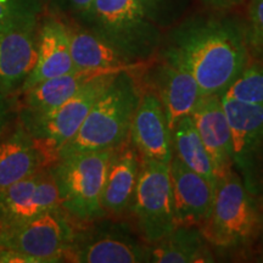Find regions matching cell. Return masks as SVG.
Returning a JSON list of instances; mask_svg holds the SVG:
<instances>
[{"label": "cell", "mask_w": 263, "mask_h": 263, "mask_svg": "<svg viewBox=\"0 0 263 263\" xmlns=\"http://www.w3.org/2000/svg\"><path fill=\"white\" fill-rule=\"evenodd\" d=\"M164 55L185 66L201 95H223L249 61L244 28L229 18H200L173 33Z\"/></svg>", "instance_id": "cell-1"}, {"label": "cell", "mask_w": 263, "mask_h": 263, "mask_svg": "<svg viewBox=\"0 0 263 263\" xmlns=\"http://www.w3.org/2000/svg\"><path fill=\"white\" fill-rule=\"evenodd\" d=\"M130 71L114 78L95 101L77 134L59 151V157L88 151L115 149L129 137L132 117L140 93Z\"/></svg>", "instance_id": "cell-2"}, {"label": "cell", "mask_w": 263, "mask_h": 263, "mask_svg": "<svg viewBox=\"0 0 263 263\" xmlns=\"http://www.w3.org/2000/svg\"><path fill=\"white\" fill-rule=\"evenodd\" d=\"M115 149L71 154L55 161L50 170L66 213L81 221L103 215L101 196Z\"/></svg>", "instance_id": "cell-3"}, {"label": "cell", "mask_w": 263, "mask_h": 263, "mask_svg": "<svg viewBox=\"0 0 263 263\" xmlns=\"http://www.w3.org/2000/svg\"><path fill=\"white\" fill-rule=\"evenodd\" d=\"M74 233L62 209L0 229V262H59L67 257Z\"/></svg>", "instance_id": "cell-4"}, {"label": "cell", "mask_w": 263, "mask_h": 263, "mask_svg": "<svg viewBox=\"0 0 263 263\" xmlns=\"http://www.w3.org/2000/svg\"><path fill=\"white\" fill-rule=\"evenodd\" d=\"M83 17L91 31L134 61L147 59L159 47V28L138 0H93Z\"/></svg>", "instance_id": "cell-5"}, {"label": "cell", "mask_w": 263, "mask_h": 263, "mask_svg": "<svg viewBox=\"0 0 263 263\" xmlns=\"http://www.w3.org/2000/svg\"><path fill=\"white\" fill-rule=\"evenodd\" d=\"M258 217L248 189L239 174L229 170L217 178L213 201L200 232L217 248L245 244L254 234Z\"/></svg>", "instance_id": "cell-6"}, {"label": "cell", "mask_w": 263, "mask_h": 263, "mask_svg": "<svg viewBox=\"0 0 263 263\" xmlns=\"http://www.w3.org/2000/svg\"><path fill=\"white\" fill-rule=\"evenodd\" d=\"M117 74L104 76L90 82L77 94L51 110L34 116L18 117L42 153L47 156L49 163L58 160L59 151L77 134L95 101Z\"/></svg>", "instance_id": "cell-7"}, {"label": "cell", "mask_w": 263, "mask_h": 263, "mask_svg": "<svg viewBox=\"0 0 263 263\" xmlns=\"http://www.w3.org/2000/svg\"><path fill=\"white\" fill-rule=\"evenodd\" d=\"M130 207L144 238L151 244L176 228L170 163L141 157Z\"/></svg>", "instance_id": "cell-8"}, {"label": "cell", "mask_w": 263, "mask_h": 263, "mask_svg": "<svg viewBox=\"0 0 263 263\" xmlns=\"http://www.w3.org/2000/svg\"><path fill=\"white\" fill-rule=\"evenodd\" d=\"M57 209H61L57 182L50 168H43L0 190V229Z\"/></svg>", "instance_id": "cell-9"}, {"label": "cell", "mask_w": 263, "mask_h": 263, "mask_svg": "<svg viewBox=\"0 0 263 263\" xmlns=\"http://www.w3.org/2000/svg\"><path fill=\"white\" fill-rule=\"evenodd\" d=\"M130 141L141 157L170 163L173 156L172 133L157 94H140L132 117Z\"/></svg>", "instance_id": "cell-10"}, {"label": "cell", "mask_w": 263, "mask_h": 263, "mask_svg": "<svg viewBox=\"0 0 263 263\" xmlns=\"http://www.w3.org/2000/svg\"><path fill=\"white\" fill-rule=\"evenodd\" d=\"M39 22L0 32V89L21 90L38 58Z\"/></svg>", "instance_id": "cell-11"}, {"label": "cell", "mask_w": 263, "mask_h": 263, "mask_svg": "<svg viewBox=\"0 0 263 263\" xmlns=\"http://www.w3.org/2000/svg\"><path fill=\"white\" fill-rule=\"evenodd\" d=\"M170 176L176 226H200L211 209L215 185L186 167L176 155L170 162Z\"/></svg>", "instance_id": "cell-12"}, {"label": "cell", "mask_w": 263, "mask_h": 263, "mask_svg": "<svg viewBox=\"0 0 263 263\" xmlns=\"http://www.w3.org/2000/svg\"><path fill=\"white\" fill-rule=\"evenodd\" d=\"M222 95H202L190 114L205 149L215 166L217 178L232 170V137Z\"/></svg>", "instance_id": "cell-13"}, {"label": "cell", "mask_w": 263, "mask_h": 263, "mask_svg": "<svg viewBox=\"0 0 263 263\" xmlns=\"http://www.w3.org/2000/svg\"><path fill=\"white\" fill-rule=\"evenodd\" d=\"M221 98L232 137L233 163L249 179L252 160L263 143V105Z\"/></svg>", "instance_id": "cell-14"}, {"label": "cell", "mask_w": 263, "mask_h": 263, "mask_svg": "<svg viewBox=\"0 0 263 263\" xmlns=\"http://www.w3.org/2000/svg\"><path fill=\"white\" fill-rule=\"evenodd\" d=\"M123 68H87L66 73L59 77L50 78L34 87L29 88L22 94L21 108L18 117H28L45 112L51 108L59 106L66 100L77 94L85 85L104 76L121 73Z\"/></svg>", "instance_id": "cell-15"}, {"label": "cell", "mask_w": 263, "mask_h": 263, "mask_svg": "<svg viewBox=\"0 0 263 263\" xmlns=\"http://www.w3.org/2000/svg\"><path fill=\"white\" fill-rule=\"evenodd\" d=\"M49 164L21 121L0 136V190L22 180Z\"/></svg>", "instance_id": "cell-16"}, {"label": "cell", "mask_w": 263, "mask_h": 263, "mask_svg": "<svg viewBox=\"0 0 263 263\" xmlns=\"http://www.w3.org/2000/svg\"><path fill=\"white\" fill-rule=\"evenodd\" d=\"M74 70L66 24L55 17H47L38 31L37 62L20 93H24L41 82L70 73Z\"/></svg>", "instance_id": "cell-17"}, {"label": "cell", "mask_w": 263, "mask_h": 263, "mask_svg": "<svg viewBox=\"0 0 263 263\" xmlns=\"http://www.w3.org/2000/svg\"><path fill=\"white\" fill-rule=\"evenodd\" d=\"M157 90L171 130L180 118L190 116L202 97L192 72L166 55L157 72Z\"/></svg>", "instance_id": "cell-18"}, {"label": "cell", "mask_w": 263, "mask_h": 263, "mask_svg": "<svg viewBox=\"0 0 263 263\" xmlns=\"http://www.w3.org/2000/svg\"><path fill=\"white\" fill-rule=\"evenodd\" d=\"M133 144L124 141L115 149L101 196L104 211L121 213L130 206L140 171V159Z\"/></svg>", "instance_id": "cell-19"}, {"label": "cell", "mask_w": 263, "mask_h": 263, "mask_svg": "<svg viewBox=\"0 0 263 263\" xmlns=\"http://www.w3.org/2000/svg\"><path fill=\"white\" fill-rule=\"evenodd\" d=\"M66 27L70 38L72 60L74 67L78 70H87V68L134 70L140 65L91 29L71 25H66Z\"/></svg>", "instance_id": "cell-20"}, {"label": "cell", "mask_w": 263, "mask_h": 263, "mask_svg": "<svg viewBox=\"0 0 263 263\" xmlns=\"http://www.w3.org/2000/svg\"><path fill=\"white\" fill-rule=\"evenodd\" d=\"M203 240L201 232L194 229V227H176L149 250V262H211Z\"/></svg>", "instance_id": "cell-21"}, {"label": "cell", "mask_w": 263, "mask_h": 263, "mask_svg": "<svg viewBox=\"0 0 263 263\" xmlns=\"http://www.w3.org/2000/svg\"><path fill=\"white\" fill-rule=\"evenodd\" d=\"M72 261L82 263H138L149 261V251L128 239L107 235L71 249Z\"/></svg>", "instance_id": "cell-22"}, {"label": "cell", "mask_w": 263, "mask_h": 263, "mask_svg": "<svg viewBox=\"0 0 263 263\" xmlns=\"http://www.w3.org/2000/svg\"><path fill=\"white\" fill-rule=\"evenodd\" d=\"M172 133V149L182 162L216 185L217 173L192 117L180 118Z\"/></svg>", "instance_id": "cell-23"}, {"label": "cell", "mask_w": 263, "mask_h": 263, "mask_svg": "<svg viewBox=\"0 0 263 263\" xmlns=\"http://www.w3.org/2000/svg\"><path fill=\"white\" fill-rule=\"evenodd\" d=\"M223 95L241 103L263 105V61L246 66Z\"/></svg>", "instance_id": "cell-24"}, {"label": "cell", "mask_w": 263, "mask_h": 263, "mask_svg": "<svg viewBox=\"0 0 263 263\" xmlns=\"http://www.w3.org/2000/svg\"><path fill=\"white\" fill-rule=\"evenodd\" d=\"M41 0H0V32L39 22Z\"/></svg>", "instance_id": "cell-25"}, {"label": "cell", "mask_w": 263, "mask_h": 263, "mask_svg": "<svg viewBox=\"0 0 263 263\" xmlns=\"http://www.w3.org/2000/svg\"><path fill=\"white\" fill-rule=\"evenodd\" d=\"M244 34L249 54L263 61V0H250Z\"/></svg>", "instance_id": "cell-26"}, {"label": "cell", "mask_w": 263, "mask_h": 263, "mask_svg": "<svg viewBox=\"0 0 263 263\" xmlns=\"http://www.w3.org/2000/svg\"><path fill=\"white\" fill-rule=\"evenodd\" d=\"M12 115V104L10 101V95L5 94L0 89V136L10 124Z\"/></svg>", "instance_id": "cell-27"}, {"label": "cell", "mask_w": 263, "mask_h": 263, "mask_svg": "<svg viewBox=\"0 0 263 263\" xmlns=\"http://www.w3.org/2000/svg\"><path fill=\"white\" fill-rule=\"evenodd\" d=\"M138 2L145 10L146 14L156 22L159 20V14L163 8H166V5H168L170 0H138Z\"/></svg>", "instance_id": "cell-28"}, {"label": "cell", "mask_w": 263, "mask_h": 263, "mask_svg": "<svg viewBox=\"0 0 263 263\" xmlns=\"http://www.w3.org/2000/svg\"><path fill=\"white\" fill-rule=\"evenodd\" d=\"M241 2L242 0H202L207 8L216 10V11H226V10L234 8Z\"/></svg>", "instance_id": "cell-29"}, {"label": "cell", "mask_w": 263, "mask_h": 263, "mask_svg": "<svg viewBox=\"0 0 263 263\" xmlns=\"http://www.w3.org/2000/svg\"><path fill=\"white\" fill-rule=\"evenodd\" d=\"M66 3L70 6L72 11H74L76 14L81 15L83 17L88 12V10L90 9L93 0H66Z\"/></svg>", "instance_id": "cell-30"}]
</instances>
